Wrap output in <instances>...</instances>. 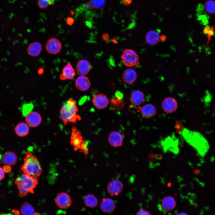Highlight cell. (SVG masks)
<instances>
[{"instance_id":"obj_34","label":"cell","mask_w":215,"mask_h":215,"mask_svg":"<svg viewBox=\"0 0 215 215\" xmlns=\"http://www.w3.org/2000/svg\"><path fill=\"white\" fill-rule=\"evenodd\" d=\"M67 24L69 25H71L74 22V19L72 18L68 17L66 20Z\"/></svg>"},{"instance_id":"obj_36","label":"cell","mask_w":215,"mask_h":215,"mask_svg":"<svg viewBox=\"0 0 215 215\" xmlns=\"http://www.w3.org/2000/svg\"><path fill=\"white\" fill-rule=\"evenodd\" d=\"M3 168L5 172H9L11 169L10 166L8 165H5L3 167Z\"/></svg>"},{"instance_id":"obj_29","label":"cell","mask_w":215,"mask_h":215,"mask_svg":"<svg viewBox=\"0 0 215 215\" xmlns=\"http://www.w3.org/2000/svg\"><path fill=\"white\" fill-rule=\"evenodd\" d=\"M33 105L31 103H27L24 105L22 109L23 115L25 116L27 114L32 111L33 108Z\"/></svg>"},{"instance_id":"obj_10","label":"cell","mask_w":215,"mask_h":215,"mask_svg":"<svg viewBox=\"0 0 215 215\" xmlns=\"http://www.w3.org/2000/svg\"><path fill=\"white\" fill-rule=\"evenodd\" d=\"M162 107L164 110L167 113L174 112L177 109V104L176 101L171 97L165 98L162 101Z\"/></svg>"},{"instance_id":"obj_8","label":"cell","mask_w":215,"mask_h":215,"mask_svg":"<svg viewBox=\"0 0 215 215\" xmlns=\"http://www.w3.org/2000/svg\"><path fill=\"white\" fill-rule=\"evenodd\" d=\"M92 101L93 105L98 109L105 108L109 103L108 98L102 93L99 94L94 96Z\"/></svg>"},{"instance_id":"obj_26","label":"cell","mask_w":215,"mask_h":215,"mask_svg":"<svg viewBox=\"0 0 215 215\" xmlns=\"http://www.w3.org/2000/svg\"><path fill=\"white\" fill-rule=\"evenodd\" d=\"M82 142V138L79 136V132H73L71 138V143L74 146V148L77 150L78 148L81 149L82 145L81 143Z\"/></svg>"},{"instance_id":"obj_9","label":"cell","mask_w":215,"mask_h":215,"mask_svg":"<svg viewBox=\"0 0 215 215\" xmlns=\"http://www.w3.org/2000/svg\"><path fill=\"white\" fill-rule=\"evenodd\" d=\"M123 189L122 183L118 180L111 181L109 183L107 187L108 193L112 196L118 195L122 191Z\"/></svg>"},{"instance_id":"obj_20","label":"cell","mask_w":215,"mask_h":215,"mask_svg":"<svg viewBox=\"0 0 215 215\" xmlns=\"http://www.w3.org/2000/svg\"><path fill=\"white\" fill-rule=\"evenodd\" d=\"M42 50L41 44L37 42H34L30 43L27 48L28 54L33 57H36L39 55Z\"/></svg>"},{"instance_id":"obj_3","label":"cell","mask_w":215,"mask_h":215,"mask_svg":"<svg viewBox=\"0 0 215 215\" xmlns=\"http://www.w3.org/2000/svg\"><path fill=\"white\" fill-rule=\"evenodd\" d=\"M38 181L35 177L24 173L15 180L21 197L25 196L28 193H33L34 189L38 184Z\"/></svg>"},{"instance_id":"obj_23","label":"cell","mask_w":215,"mask_h":215,"mask_svg":"<svg viewBox=\"0 0 215 215\" xmlns=\"http://www.w3.org/2000/svg\"><path fill=\"white\" fill-rule=\"evenodd\" d=\"M160 35L157 32L154 30L150 31L146 35V40L149 45H154L160 41Z\"/></svg>"},{"instance_id":"obj_11","label":"cell","mask_w":215,"mask_h":215,"mask_svg":"<svg viewBox=\"0 0 215 215\" xmlns=\"http://www.w3.org/2000/svg\"><path fill=\"white\" fill-rule=\"evenodd\" d=\"M91 66L87 60L82 59L79 61L76 65V72L79 76H85L90 71Z\"/></svg>"},{"instance_id":"obj_13","label":"cell","mask_w":215,"mask_h":215,"mask_svg":"<svg viewBox=\"0 0 215 215\" xmlns=\"http://www.w3.org/2000/svg\"><path fill=\"white\" fill-rule=\"evenodd\" d=\"M108 140L111 146L117 147L122 145L123 138L121 133L116 131H113L109 135Z\"/></svg>"},{"instance_id":"obj_40","label":"cell","mask_w":215,"mask_h":215,"mask_svg":"<svg viewBox=\"0 0 215 215\" xmlns=\"http://www.w3.org/2000/svg\"><path fill=\"white\" fill-rule=\"evenodd\" d=\"M43 72V70L42 69H39L38 71L39 74H42Z\"/></svg>"},{"instance_id":"obj_33","label":"cell","mask_w":215,"mask_h":215,"mask_svg":"<svg viewBox=\"0 0 215 215\" xmlns=\"http://www.w3.org/2000/svg\"><path fill=\"white\" fill-rule=\"evenodd\" d=\"M5 172L3 168L0 167V181L4 177Z\"/></svg>"},{"instance_id":"obj_27","label":"cell","mask_w":215,"mask_h":215,"mask_svg":"<svg viewBox=\"0 0 215 215\" xmlns=\"http://www.w3.org/2000/svg\"><path fill=\"white\" fill-rule=\"evenodd\" d=\"M20 212L24 215H33L35 213V210L32 205L29 203L24 202L21 205Z\"/></svg>"},{"instance_id":"obj_14","label":"cell","mask_w":215,"mask_h":215,"mask_svg":"<svg viewBox=\"0 0 215 215\" xmlns=\"http://www.w3.org/2000/svg\"><path fill=\"white\" fill-rule=\"evenodd\" d=\"M76 75L74 69L72 64L68 62L64 67L62 73L59 76L60 79L62 80L66 79H72Z\"/></svg>"},{"instance_id":"obj_6","label":"cell","mask_w":215,"mask_h":215,"mask_svg":"<svg viewBox=\"0 0 215 215\" xmlns=\"http://www.w3.org/2000/svg\"><path fill=\"white\" fill-rule=\"evenodd\" d=\"M62 48V44L59 40L55 38L49 39L45 45L47 52L51 54L56 55L59 53Z\"/></svg>"},{"instance_id":"obj_24","label":"cell","mask_w":215,"mask_h":215,"mask_svg":"<svg viewBox=\"0 0 215 215\" xmlns=\"http://www.w3.org/2000/svg\"><path fill=\"white\" fill-rule=\"evenodd\" d=\"M14 130L17 136L20 137H24L28 134L29 129L27 124L24 122H21L16 125Z\"/></svg>"},{"instance_id":"obj_30","label":"cell","mask_w":215,"mask_h":215,"mask_svg":"<svg viewBox=\"0 0 215 215\" xmlns=\"http://www.w3.org/2000/svg\"><path fill=\"white\" fill-rule=\"evenodd\" d=\"M213 29L210 26H206L204 29L203 32L204 33L208 35V37L210 38L211 36L213 35L214 34Z\"/></svg>"},{"instance_id":"obj_31","label":"cell","mask_w":215,"mask_h":215,"mask_svg":"<svg viewBox=\"0 0 215 215\" xmlns=\"http://www.w3.org/2000/svg\"><path fill=\"white\" fill-rule=\"evenodd\" d=\"M38 3L39 7L42 9H45L50 5L48 2L43 0H39Z\"/></svg>"},{"instance_id":"obj_17","label":"cell","mask_w":215,"mask_h":215,"mask_svg":"<svg viewBox=\"0 0 215 215\" xmlns=\"http://www.w3.org/2000/svg\"><path fill=\"white\" fill-rule=\"evenodd\" d=\"M137 77L136 71L132 69L129 68L125 70L123 72L122 79L125 83L132 85L136 80Z\"/></svg>"},{"instance_id":"obj_1","label":"cell","mask_w":215,"mask_h":215,"mask_svg":"<svg viewBox=\"0 0 215 215\" xmlns=\"http://www.w3.org/2000/svg\"><path fill=\"white\" fill-rule=\"evenodd\" d=\"M184 136L186 141L202 156H205L209 148L208 142L200 133L186 130Z\"/></svg>"},{"instance_id":"obj_35","label":"cell","mask_w":215,"mask_h":215,"mask_svg":"<svg viewBox=\"0 0 215 215\" xmlns=\"http://www.w3.org/2000/svg\"><path fill=\"white\" fill-rule=\"evenodd\" d=\"M85 7L86 9H90L93 8V7L90 2H87L85 4Z\"/></svg>"},{"instance_id":"obj_2","label":"cell","mask_w":215,"mask_h":215,"mask_svg":"<svg viewBox=\"0 0 215 215\" xmlns=\"http://www.w3.org/2000/svg\"><path fill=\"white\" fill-rule=\"evenodd\" d=\"M78 112L76 102L72 99H69L64 103L60 110V116L64 125L80 120L81 118L78 115Z\"/></svg>"},{"instance_id":"obj_7","label":"cell","mask_w":215,"mask_h":215,"mask_svg":"<svg viewBox=\"0 0 215 215\" xmlns=\"http://www.w3.org/2000/svg\"><path fill=\"white\" fill-rule=\"evenodd\" d=\"M57 205L62 209H67L70 207L72 204V201L70 196L66 193H60L55 199Z\"/></svg>"},{"instance_id":"obj_28","label":"cell","mask_w":215,"mask_h":215,"mask_svg":"<svg viewBox=\"0 0 215 215\" xmlns=\"http://www.w3.org/2000/svg\"><path fill=\"white\" fill-rule=\"evenodd\" d=\"M202 8L206 13L213 14L215 13V2L211 0H207L204 4Z\"/></svg>"},{"instance_id":"obj_12","label":"cell","mask_w":215,"mask_h":215,"mask_svg":"<svg viewBox=\"0 0 215 215\" xmlns=\"http://www.w3.org/2000/svg\"><path fill=\"white\" fill-rule=\"evenodd\" d=\"M25 121L29 125L35 127L40 125L42 121V119L38 113L31 111L25 116Z\"/></svg>"},{"instance_id":"obj_32","label":"cell","mask_w":215,"mask_h":215,"mask_svg":"<svg viewBox=\"0 0 215 215\" xmlns=\"http://www.w3.org/2000/svg\"><path fill=\"white\" fill-rule=\"evenodd\" d=\"M136 214V215H150V214L147 211L141 209L137 212Z\"/></svg>"},{"instance_id":"obj_21","label":"cell","mask_w":215,"mask_h":215,"mask_svg":"<svg viewBox=\"0 0 215 215\" xmlns=\"http://www.w3.org/2000/svg\"><path fill=\"white\" fill-rule=\"evenodd\" d=\"M142 115L146 118H150L155 115L157 110L155 106L150 104H145L140 109Z\"/></svg>"},{"instance_id":"obj_37","label":"cell","mask_w":215,"mask_h":215,"mask_svg":"<svg viewBox=\"0 0 215 215\" xmlns=\"http://www.w3.org/2000/svg\"><path fill=\"white\" fill-rule=\"evenodd\" d=\"M132 2V0H122L123 4L126 6L130 5Z\"/></svg>"},{"instance_id":"obj_38","label":"cell","mask_w":215,"mask_h":215,"mask_svg":"<svg viewBox=\"0 0 215 215\" xmlns=\"http://www.w3.org/2000/svg\"><path fill=\"white\" fill-rule=\"evenodd\" d=\"M102 38L104 40L108 41L109 39V36L108 34H105L103 35Z\"/></svg>"},{"instance_id":"obj_18","label":"cell","mask_w":215,"mask_h":215,"mask_svg":"<svg viewBox=\"0 0 215 215\" xmlns=\"http://www.w3.org/2000/svg\"><path fill=\"white\" fill-rule=\"evenodd\" d=\"M17 160V157L16 155L12 151L5 152L1 158L2 163L5 165H13L16 163Z\"/></svg>"},{"instance_id":"obj_15","label":"cell","mask_w":215,"mask_h":215,"mask_svg":"<svg viewBox=\"0 0 215 215\" xmlns=\"http://www.w3.org/2000/svg\"><path fill=\"white\" fill-rule=\"evenodd\" d=\"M75 85L76 88L82 91L88 90L90 85L89 79L85 76H80L76 80Z\"/></svg>"},{"instance_id":"obj_4","label":"cell","mask_w":215,"mask_h":215,"mask_svg":"<svg viewBox=\"0 0 215 215\" xmlns=\"http://www.w3.org/2000/svg\"><path fill=\"white\" fill-rule=\"evenodd\" d=\"M21 170L24 173L35 178L39 176L42 172V167L37 158L29 151L26 153Z\"/></svg>"},{"instance_id":"obj_22","label":"cell","mask_w":215,"mask_h":215,"mask_svg":"<svg viewBox=\"0 0 215 215\" xmlns=\"http://www.w3.org/2000/svg\"><path fill=\"white\" fill-rule=\"evenodd\" d=\"M176 205V202L172 196H167L162 199L161 206L163 209L166 211H169L173 210Z\"/></svg>"},{"instance_id":"obj_5","label":"cell","mask_w":215,"mask_h":215,"mask_svg":"<svg viewBox=\"0 0 215 215\" xmlns=\"http://www.w3.org/2000/svg\"><path fill=\"white\" fill-rule=\"evenodd\" d=\"M121 58L125 65L128 67H133L139 64L138 55L132 49H125L122 54Z\"/></svg>"},{"instance_id":"obj_25","label":"cell","mask_w":215,"mask_h":215,"mask_svg":"<svg viewBox=\"0 0 215 215\" xmlns=\"http://www.w3.org/2000/svg\"><path fill=\"white\" fill-rule=\"evenodd\" d=\"M84 202L86 206L90 208L95 207L98 204L97 198L92 194H88L85 196L84 199Z\"/></svg>"},{"instance_id":"obj_39","label":"cell","mask_w":215,"mask_h":215,"mask_svg":"<svg viewBox=\"0 0 215 215\" xmlns=\"http://www.w3.org/2000/svg\"><path fill=\"white\" fill-rule=\"evenodd\" d=\"M48 2L50 5L53 4H54L55 0H43Z\"/></svg>"},{"instance_id":"obj_19","label":"cell","mask_w":215,"mask_h":215,"mask_svg":"<svg viewBox=\"0 0 215 215\" xmlns=\"http://www.w3.org/2000/svg\"><path fill=\"white\" fill-rule=\"evenodd\" d=\"M144 100V95L139 90H137L133 91L130 95V101L133 105H139L143 103Z\"/></svg>"},{"instance_id":"obj_16","label":"cell","mask_w":215,"mask_h":215,"mask_svg":"<svg viewBox=\"0 0 215 215\" xmlns=\"http://www.w3.org/2000/svg\"><path fill=\"white\" fill-rule=\"evenodd\" d=\"M116 205L114 201L110 198H105L102 200L100 205L101 210L105 213H109L115 209Z\"/></svg>"}]
</instances>
